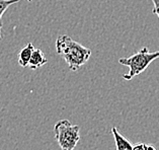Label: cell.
Segmentation results:
<instances>
[{"mask_svg":"<svg viewBox=\"0 0 159 150\" xmlns=\"http://www.w3.org/2000/svg\"><path fill=\"white\" fill-rule=\"evenodd\" d=\"M56 51L72 71L79 70L91 57L90 49L74 41L68 34L58 37L56 40Z\"/></svg>","mask_w":159,"mask_h":150,"instance_id":"cell-1","label":"cell"},{"mask_svg":"<svg viewBox=\"0 0 159 150\" xmlns=\"http://www.w3.org/2000/svg\"><path fill=\"white\" fill-rule=\"evenodd\" d=\"M157 58H159V51L149 52L147 47H143L138 53L130 57L121 58L119 60V63L124 66H128L130 69L127 74L123 75V78L125 80L133 79L142 72H144L149 65Z\"/></svg>","mask_w":159,"mask_h":150,"instance_id":"cell-2","label":"cell"},{"mask_svg":"<svg viewBox=\"0 0 159 150\" xmlns=\"http://www.w3.org/2000/svg\"><path fill=\"white\" fill-rule=\"evenodd\" d=\"M80 127L68 120H60L54 126L55 139L61 150H74L80 139Z\"/></svg>","mask_w":159,"mask_h":150,"instance_id":"cell-3","label":"cell"},{"mask_svg":"<svg viewBox=\"0 0 159 150\" xmlns=\"http://www.w3.org/2000/svg\"><path fill=\"white\" fill-rule=\"evenodd\" d=\"M48 63L47 58L45 57V54L43 53L41 49H34L32 57L30 59L29 62V67L33 70H36L38 68H41L42 66H44L45 64Z\"/></svg>","mask_w":159,"mask_h":150,"instance_id":"cell-4","label":"cell"},{"mask_svg":"<svg viewBox=\"0 0 159 150\" xmlns=\"http://www.w3.org/2000/svg\"><path fill=\"white\" fill-rule=\"evenodd\" d=\"M111 134L114 136L117 150H133V144L126 137H124L117 128L114 127L111 129Z\"/></svg>","mask_w":159,"mask_h":150,"instance_id":"cell-5","label":"cell"},{"mask_svg":"<svg viewBox=\"0 0 159 150\" xmlns=\"http://www.w3.org/2000/svg\"><path fill=\"white\" fill-rule=\"evenodd\" d=\"M34 45L32 43H29L25 47L22 48L18 53V64L20 65L21 67H28L29 66V62L30 59L32 57V54L34 51Z\"/></svg>","mask_w":159,"mask_h":150,"instance_id":"cell-6","label":"cell"},{"mask_svg":"<svg viewBox=\"0 0 159 150\" xmlns=\"http://www.w3.org/2000/svg\"><path fill=\"white\" fill-rule=\"evenodd\" d=\"M24 1V0H0V41H2V26H3V21H2V16L4 12L7 10V8L14 4V3ZM26 1H33V0H26Z\"/></svg>","mask_w":159,"mask_h":150,"instance_id":"cell-7","label":"cell"},{"mask_svg":"<svg viewBox=\"0 0 159 150\" xmlns=\"http://www.w3.org/2000/svg\"><path fill=\"white\" fill-rule=\"evenodd\" d=\"M150 1H152L153 4H154L152 12L154 14H156L157 16H158V18H159V0H150Z\"/></svg>","mask_w":159,"mask_h":150,"instance_id":"cell-8","label":"cell"},{"mask_svg":"<svg viewBox=\"0 0 159 150\" xmlns=\"http://www.w3.org/2000/svg\"><path fill=\"white\" fill-rule=\"evenodd\" d=\"M145 143H137L133 145V150H145Z\"/></svg>","mask_w":159,"mask_h":150,"instance_id":"cell-9","label":"cell"},{"mask_svg":"<svg viewBox=\"0 0 159 150\" xmlns=\"http://www.w3.org/2000/svg\"><path fill=\"white\" fill-rule=\"evenodd\" d=\"M145 150H157L156 147L154 145H151V144H146L145 146Z\"/></svg>","mask_w":159,"mask_h":150,"instance_id":"cell-10","label":"cell"}]
</instances>
